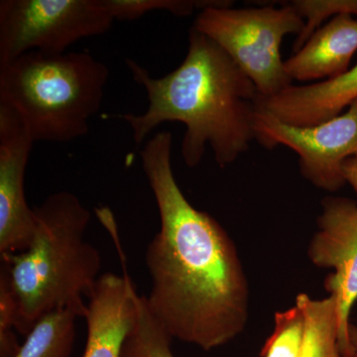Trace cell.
I'll return each mask as SVG.
<instances>
[{"label":"cell","mask_w":357,"mask_h":357,"mask_svg":"<svg viewBox=\"0 0 357 357\" xmlns=\"http://www.w3.org/2000/svg\"><path fill=\"white\" fill-rule=\"evenodd\" d=\"M173 136L155 134L141 150L143 171L158 206L160 230L148 244V306L167 332L211 351L238 337L248 319L245 273L234 241L197 210L172 168Z\"/></svg>","instance_id":"1"},{"label":"cell","mask_w":357,"mask_h":357,"mask_svg":"<svg viewBox=\"0 0 357 357\" xmlns=\"http://www.w3.org/2000/svg\"><path fill=\"white\" fill-rule=\"evenodd\" d=\"M126 65L146 91L141 114L114 115L128 124L136 144L168 121L184 124L182 157L185 165L201 163L210 145L218 165L234 163L255 140V119L260 95L231 58L203 33L191 28L182 64L170 74L153 77L131 59Z\"/></svg>","instance_id":"2"},{"label":"cell","mask_w":357,"mask_h":357,"mask_svg":"<svg viewBox=\"0 0 357 357\" xmlns=\"http://www.w3.org/2000/svg\"><path fill=\"white\" fill-rule=\"evenodd\" d=\"M34 210L35 230L25 251L2 255L17 300L16 331L27 335L44 314L75 309L84 317L100 279V251L84 239L91 213L76 195L58 192Z\"/></svg>","instance_id":"3"},{"label":"cell","mask_w":357,"mask_h":357,"mask_svg":"<svg viewBox=\"0 0 357 357\" xmlns=\"http://www.w3.org/2000/svg\"><path fill=\"white\" fill-rule=\"evenodd\" d=\"M109 77L88 51L30 52L0 65V103L20 115L34 142H70L89 132Z\"/></svg>","instance_id":"4"},{"label":"cell","mask_w":357,"mask_h":357,"mask_svg":"<svg viewBox=\"0 0 357 357\" xmlns=\"http://www.w3.org/2000/svg\"><path fill=\"white\" fill-rule=\"evenodd\" d=\"M232 3V2H231ZM202 9L192 28L222 49L255 84L260 98H271L291 86L280 48L286 35H300L305 20L290 2L280 7L234 9L232 4Z\"/></svg>","instance_id":"5"},{"label":"cell","mask_w":357,"mask_h":357,"mask_svg":"<svg viewBox=\"0 0 357 357\" xmlns=\"http://www.w3.org/2000/svg\"><path fill=\"white\" fill-rule=\"evenodd\" d=\"M114 21L105 0H1L0 65L30 52L64 54Z\"/></svg>","instance_id":"6"},{"label":"cell","mask_w":357,"mask_h":357,"mask_svg":"<svg viewBox=\"0 0 357 357\" xmlns=\"http://www.w3.org/2000/svg\"><path fill=\"white\" fill-rule=\"evenodd\" d=\"M255 134L266 149L280 145L292 149L307 181L319 189L337 192L345 185L342 164L357 155V100L345 114L312 126H291L259 107Z\"/></svg>","instance_id":"7"},{"label":"cell","mask_w":357,"mask_h":357,"mask_svg":"<svg viewBox=\"0 0 357 357\" xmlns=\"http://www.w3.org/2000/svg\"><path fill=\"white\" fill-rule=\"evenodd\" d=\"M318 225L307 255L316 266L333 269L326 288L337 303L338 351L349 356L357 352V332L349 321L357 301L356 203L335 197L324 199Z\"/></svg>","instance_id":"8"},{"label":"cell","mask_w":357,"mask_h":357,"mask_svg":"<svg viewBox=\"0 0 357 357\" xmlns=\"http://www.w3.org/2000/svg\"><path fill=\"white\" fill-rule=\"evenodd\" d=\"M20 115L0 103V255L25 251L35 230L24 178L34 144Z\"/></svg>","instance_id":"9"},{"label":"cell","mask_w":357,"mask_h":357,"mask_svg":"<svg viewBox=\"0 0 357 357\" xmlns=\"http://www.w3.org/2000/svg\"><path fill=\"white\" fill-rule=\"evenodd\" d=\"M137 298L126 270L123 276L100 275L84 317L88 335L83 357H121L122 347L135 319Z\"/></svg>","instance_id":"10"},{"label":"cell","mask_w":357,"mask_h":357,"mask_svg":"<svg viewBox=\"0 0 357 357\" xmlns=\"http://www.w3.org/2000/svg\"><path fill=\"white\" fill-rule=\"evenodd\" d=\"M356 100L357 63L335 79L291 84L271 98H260L259 107L291 126H312L337 116Z\"/></svg>","instance_id":"11"},{"label":"cell","mask_w":357,"mask_h":357,"mask_svg":"<svg viewBox=\"0 0 357 357\" xmlns=\"http://www.w3.org/2000/svg\"><path fill=\"white\" fill-rule=\"evenodd\" d=\"M356 51L357 20L342 14L314 32L284 68L292 81H326L344 74Z\"/></svg>","instance_id":"12"},{"label":"cell","mask_w":357,"mask_h":357,"mask_svg":"<svg viewBox=\"0 0 357 357\" xmlns=\"http://www.w3.org/2000/svg\"><path fill=\"white\" fill-rule=\"evenodd\" d=\"M75 309H60L44 314L26 335L24 344L14 357H70L76 338Z\"/></svg>","instance_id":"13"},{"label":"cell","mask_w":357,"mask_h":357,"mask_svg":"<svg viewBox=\"0 0 357 357\" xmlns=\"http://www.w3.org/2000/svg\"><path fill=\"white\" fill-rule=\"evenodd\" d=\"M296 305L306 319V335L300 357H338V314L335 296L312 299L300 294Z\"/></svg>","instance_id":"14"},{"label":"cell","mask_w":357,"mask_h":357,"mask_svg":"<svg viewBox=\"0 0 357 357\" xmlns=\"http://www.w3.org/2000/svg\"><path fill=\"white\" fill-rule=\"evenodd\" d=\"M173 340L150 311L146 297L138 295L135 319L122 347L121 357H175L171 347Z\"/></svg>","instance_id":"15"},{"label":"cell","mask_w":357,"mask_h":357,"mask_svg":"<svg viewBox=\"0 0 357 357\" xmlns=\"http://www.w3.org/2000/svg\"><path fill=\"white\" fill-rule=\"evenodd\" d=\"M306 335V319L298 305L275 314L273 333L268 337L261 357H300Z\"/></svg>","instance_id":"16"},{"label":"cell","mask_w":357,"mask_h":357,"mask_svg":"<svg viewBox=\"0 0 357 357\" xmlns=\"http://www.w3.org/2000/svg\"><path fill=\"white\" fill-rule=\"evenodd\" d=\"M114 20L132 21L150 11L166 10L176 16H189L195 10L232 1L220 0H105Z\"/></svg>","instance_id":"17"},{"label":"cell","mask_w":357,"mask_h":357,"mask_svg":"<svg viewBox=\"0 0 357 357\" xmlns=\"http://www.w3.org/2000/svg\"><path fill=\"white\" fill-rule=\"evenodd\" d=\"M289 2L305 20L304 30L294 43V53L300 50L326 20L342 14L357 16V0H292Z\"/></svg>","instance_id":"18"},{"label":"cell","mask_w":357,"mask_h":357,"mask_svg":"<svg viewBox=\"0 0 357 357\" xmlns=\"http://www.w3.org/2000/svg\"><path fill=\"white\" fill-rule=\"evenodd\" d=\"M18 319L15 294L6 270L0 267V357H14L20 351L14 331Z\"/></svg>","instance_id":"19"},{"label":"cell","mask_w":357,"mask_h":357,"mask_svg":"<svg viewBox=\"0 0 357 357\" xmlns=\"http://www.w3.org/2000/svg\"><path fill=\"white\" fill-rule=\"evenodd\" d=\"M342 171L345 183H349L357 194V155L345 160Z\"/></svg>","instance_id":"20"},{"label":"cell","mask_w":357,"mask_h":357,"mask_svg":"<svg viewBox=\"0 0 357 357\" xmlns=\"http://www.w3.org/2000/svg\"><path fill=\"white\" fill-rule=\"evenodd\" d=\"M338 357H357V352H356V354H352V356H340Z\"/></svg>","instance_id":"21"}]
</instances>
